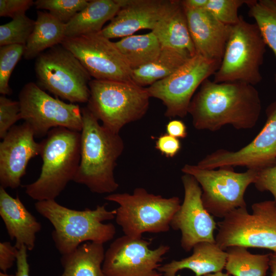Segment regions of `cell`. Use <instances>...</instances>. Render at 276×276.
Listing matches in <instances>:
<instances>
[{
	"label": "cell",
	"mask_w": 276,
	"mask_h": 276,
	"mask_svg": "<svg viewBox=\"0 0 276 276\" xmlns=\"http://www.w3.org/2000/svg\"><path fill=\"white\" fill-rule=\"evenodd\" d=\"M261 110L255 86L240 82L216 83L207 79L193 96L188 113L196 129L216 131L228 124L236 129H251Z\"/></svg>",
	"instance_id": "obj_1"
},
{
	"label": "cell",
	"mask_w": 276,
	"mask_h": 276,
	"mask_svg": "<svg viewBox=\"0 0 276 276\" xmlns=\"http://www.w3.org/2000/svg\"><path fill=\"white\" fill-rule=\"evenodd\" d=\"M81 112L80 162L73 181L94 193H112L119 187L114 170L124 150L123 139L119 133L100 124L87 107L82 108Z\"/></svg>",
	"instance_id": "obj_2"
},
{
	"label": "cell",
	"mask_w": 276,
	"mask_h": 276,
	"mask_svg": "<svg viewBox=\"0 0 276 276\" xmlns=\"http://www.w3.org/2000/svg\"><path fill=\"white\" fill-rule=\"evenodd\" d=\"M106 205L79 211L63 206L55 200H47L37 201L34 206L53 226L52 238L56 249L63 255L72 252L83 243L104 244L113 238L115 226L103 222L114 219L116 211L107 210Z\"/></svg>",
	"instance_id": "obj_3"
},
{
	"label": "cell",
	"mask_w": 276,
	"mask_h": 276,
	"mask_svg": "<svg viewBox=\"0 0 276 276\" xmlns=\"http://www.w3.org/2000/svg\"><path fill=\"white\" fill-rule=\"evenodd\" d=\"M80 132L65 128L50 130L41 142V173L25 186L26 193L36 201L55 200L74 180L80 162Z\"/></svg>",
	"instance_id": "obj_4"
},
{
	"label": "cell",
	"mask_w": 276,
	"mask_h": 276,
	"mask_svg": "<svg viewBox=\"0 0 276 276\" xmlns=\"http://www.w3.org/2000/svg\"><path fill=\"white\" fill-rule=\"evenodd\" d=\"M87 107L102 125L116 133L146 113L149 95L146 88L133 82L93 79L89 83Z\"/></svg>",
	"instance_id": "obj_5"
},
{
	"label": "cell",
	"mask_w": 276,
	"mask_h": 276,
	"mask_svg": "<svg viewBox=\"0 0 276 276\" xmlns=\"http://www.w3.org/2000/svg\"><path fill=\"white\" fill-rule=\"evenodd\" d=\"M104 199L119 204L116 222L125 235L134 238H142L145 233L168 232L181 205L177 196L165 198L141 187L135 188L132 194H110Z\"/></svg>",
	"instance_id": "obj_6"
},
{
	"label": "cell",
	"mask_w": 276,
	"mask_h": 276,
	"mask_svg": "<svg viewBox=\"0 0 276 276\" xmlns=\"http://www.w3.org/2000/svg\"><path fill=\"white\" fill-rule=\"evenodd\" d=\"M266 46L257 25L240 15L239 22L231 26L223 56L213 81L258 84L262 80L260 67Z\"/></svg>",
	"instance_id": "obj_7"
},
{
	"label": "cell",
	"mask_w": 276,
	"mask_h": 276,
	"mask_svg": "<svg viewBox=\"0 0 276 276\" xmlns=\"http://www.w3.org/2000/svg\"><path fill=\"white\" fill-rule=\"evenodd\" d=\"M232 211L218 223L216 243L223 250L242 246L276 250V201L266 200Z\"/></svg>",
	"instance_id": "obj_8"
},
{
	"label": "cell",
	"mask_w": 276,
	"mask_h": 276,
	"mask_svg": "<svg viewBox=\"0 0 276 276\" xmlns=\"http://www.w3.org/2000/svg\"><path fill=\"white\" fill-rule=\"evenodd\" d=\"M34 67L40 87L72 103L88 102L91 77L74 55L61 44L40 54Z\"/></svg>",
	"instance_id": "obj_9"
},
{
	"label": "cell",
	"mask_w": 276,
	"mask_h": 276,
	"mask_svg": "<svg viewBox=\"0 0 276 276\" xmlns=\"http://www.w3.org/2000/svg\"><path fill=\"white\" fill-rule=\"evenodd\" d=\"M218 168L206 169L186 164L181 171L193 176L199 184L201 200L208 213L223 218L236 209L246 208L244 194L248 186L254 183L259 170L248 169L238 173L232 167Z\"/></svg>",
	"instance_id": "obj_10"
},
{
	"label": "cell",
	"mask_w": 276,
	"mask_h": 276,
	"mask_svg": "<svg viewBox=\"0 0 276 276\" xmlns=\"http://www.w3.org/2000/svg\"><path fill=\"white\" fill-rule=\"evenodd\" d=\"M220 62L196 54L168 77L146 87L150 97L160 100L167 118H185L195 92L215 74Z\"/></svg>",
	"instance_id": "obj_11"
},
{
	"label": "cell",
	"mask_w": 276,
	"mask_h": 276,
	"mask_svg": "<svg viewBox=\"0 0 276 276\" xmlns=\"http://www.w3.org/2000/svg\"><path fill=\"white\" fill-rule=\"evenodd\" d=\"M18 101L21 119L32 128L35 137H44L57 127L82 130V116L78 105L53 98L33 82L24 85Z\"/></svg>",
	"instance_id": "obj_12"
},
{
	"label": "cell",
	"mask_w": 276,
	"mask_h": 276,
	"mask_svg": "<svg viewBox=\"0 0 276 276\" xmlns=\"http://www.w3.org/2000/svg\"><path fill=\"white\" fill-rule=\"evenodd\" d=\"M61 44L74 55L95 79L133 82L132 70L115 43L101 32L65 38Z\"/></svg>",
	"instance_id": "obj_13"
},
{
	"label": "cell",
	"mask_w": 276,
	"mask_h": 276,
	"mask_svg": "<svg viewBox=\"0 0 276 276\" xmlns=\"http://www.w3.org/2000/svg\"><path fill=\"white\" fill-rule=\"evenodd\" d=\"M151 240L124 235L113 241L105 252L102 270L105 276H163L158 271L170 246L149 248Z\"/></svg>",
	"instance_id": "obj_14"
},
{
	"label": "cell",
	"mask_w": 276,
	"mask_h": 276,
	"mask_svg": "<svg viewBox=\"0 0 276 276\" xmlns=\"http://www.w3.org/2000/svg\"><path fill=\"white\" fill-rule=\"evenodd\" d=\"M266 122L248 144L236 151L219 149L208 154L197 165L203 169L246 167L261 169L276 164V101L266 110Z\"/></svg>",
	"instance_id": "obj_15"
},
{
	"label": "cell",
	"mask_w": 276,
	"mask_h": 276,
	"mask_svg": "<svg viewBox=\"0 0 276 276\" xmlns=\"http://www.w3.org/2000/svg\"><path fill=\"white\" fill-rule=\"evenodd\" d=\"M181 178L184 199L173 217L170 227L180 231L181 246L189 252L198 243H216L214 232L217 228V223L203 204L202 190L196 179L185 173Z\"/></svg>",
	"instance_id": "obj_16"
},
{
	"label": "cell",
	"mask_w": 276,
	"mask_h": 276,
	"mask_svg": "<svg viewBox=\"0 0 276 276\" xmlns=\"http://www.w3.org/2000/svg\"><path fill=\"white\" fill-rule=\"evenodd\" d=\"M28 124L14 125L0 143V184L5 189H16L26 172L29 160L40 155L41 143L36 142Z\"/></svg>",
	"instance_id": "obj_17"
},
{
	"label": "cell",
	"mask_w": 276,
	"mask_h": 276,
	"mask_svg": "<svg viewBox=\"0 0 276 276\" xmlns=\"http://www.w3.org/2000/svg\"><path fill=\"white\" fill-rule=\"evenodd\" d=\"M121 7L102 30L107 38L132 35L142 29L152 31L169 9L172 0H120Z\"/></svg>",
	"instance_id": "obj_18"
},
{
	"label": "cell",
	"mask_w": 276,
	"mask_h": 276,
	"mask_svg": "<svg viewBox=\"0 0 276 276\" xmlns=\"http://www.w3.org/2000/svg\"><path fill=\"white\" fill-rule=\"evenodd\" d=\"M183 8L196 54L221 63L231 26L223 24L205 9Z\"/></svg>",
	"instance_id": "obj_19"
},
{
	"label": "cell",
	"mask_w": 276,
	"mask_h": 276,
	"mask_svg": "<svg viewBox=\"0 0 276 276\" xmlns=\"http://www.w3.org/2000/svg\"><path fill=\"white\" fill-rule=\"evenodd\" d=\"M0 216L10 238L15 240L16 248L18 249L25 245L28 250H32L36 234L41 229V223L27 210L18 196L13 197L2 187H0Z\"/></svg>",
	"instance_id": "obj_20"
},
{
	"label": "cell",
	"mask_w": 276,
	"mask_h": 276,
	"mask_svg": "<svg viewBox=\"0 0 276 276\" xmlns=\"http://www.w3.org/2000/svg\"><path fill=\"white\" fill-rule=\"evenodd\" d=\"M192 254L180 260H173L161 265L158 271L163 276H177V273L187 269L193 271L195 276L222 271L224 268L227 254L216 243L200 242L193 248Z\"/></svg>",
	"instance_id": "obj_21"
},
{
	"label": "cell",
	"mask_w": 276,
	"mask_h": 276,
	"mask_svg": "<svg viewBox=\"0 0 276 276\" xmlns=\"http://www.w3.org/2000/svg\"><path fill=\"white\" fill-rule=\"evenodd\" d=\"M151 31L162 47L185 51L191 56L196 54L181 1L172 0L167 12Z\"/></svg>",
	"instance_id": "obj_22"
},
{
	"label": "cell",
	"mask_w": 276,
	"mask_h": 276,
	"mask_svg": "<svg viewBox=\"0 0 276 276\" xmlns=\"http://www.w3.org/2000/svg\"><path fill=\"white\" fill-rule=\"evenodd\" d=\"M121 7L120 0L89 1L86 6L65 24V38L100 32Z\"/></svg>",
	"instance_id": "obj_23"
},
{
	"label": "cell",
	"mask_w": 276,
	"mask_h": 276,
	"mask_svg": "<svg viewBox=\"0 0 276 276\" xmlns=\"http://www.w3.org/2000/svg\"><path fill=\"white\" fill-rule=\"evenodd\" d=\"M103 244L86 242L67 254L61 255L63 272L60 276H105L102 264Z\"/></svg>",
	"instance_id": "obj_24"
},
{
	"label": "cell",
	"mask_w": 276,
	"mask_h": 276,
	"mask_svg": "<svg viewBox=\"0 0 276 276\" xmlns=\"http://www.w3.org/2000/svg\"><path fill=\"white\" fill-rule=\"evenodd\" d=\"M65 24L49 12L38 11L34 29L25 45L24 58L30 60L56 45L65 38Z\"/></svg>",
	"instance_id": "obj_25"
},
{
	"label": "cell",
	"mask_w": 276,
	"mask_h": 276,
	"mask_svg": "<svg viewBox=\"0 0 276 276\" xmlns=\"http://www.w3.org/2000/svg\"><path fill=\"white\" fill-rule=\"evenodd\" d=\"M191 57L187 51L162 47L154 60L132 70V80L140 86H149L172 74Z\"/></svg>",
	"instance_id": "obj_26"
},
{
	"label": "cell",
	"mask_w": 276,
	"mask_h": 276,
	"mask_svg": "<svg viewBox=\"0 0 276 276\" xmlns=\"http://www.w3.org/2000/svg\"><path fill=\"white\" fill-rule=\"evenodd\" d=\"M114 43L132 70L152 62L159 55L162 48L152 31L125 37Z\"/></svg>",
	"instance_id": "obj_27"
},
{
	"label": "cell",
	"mask_w": 276,
	"mask_h": 276,
	"mask_svg": "<svg viewBox=\"0 0 276 276\" xmlns=\"http://www.w3.org/2000/svg\"><path fill=\"white\" fill-rule=\"evenodd\" d=\"M247 248L233 246L225 250L226 273L233 276H265L269 268V254H252Z\"/></svg>",
	"instance_id": "obj_28"
},
{
	"label": "cell",
	"mask_w": 276,
	"mask_h": 276,
	"mask_svg": "<svg viewBox=\"0 0 276 276\" xmlns=\"http://www.w3.org/2000/svg\"><path fill=\"white\" fill-rule=\"evenodd\" d=\"M248 14L253 18L262 37L276 58V4L273 0H250ZM276 83V73L274 75Z\"/></svg>",
	"instance_id": "obj_29"
},
{
	"label": "cell",
	"mask_w": 276,
	"mask_h": 276,
	"mask_svg": "<svg viewBox=\"0 0 276 276\" xmlns=\"http://www.w3.org/2000/svg\"><path fill=\"white\" fill-rule=\"evenodd\" d=\"M35 21L26 14L0 26V45H25L32 33Z\"/></svg>",
	"instance_id": "obj_30"
},
{
	"label": "cell",
	"mask_w": 276,
	"mask_h": 276,
	"mask_svg": "<svg viewBox=\"0 0 276 276\" xmlns=\"http://www.w3.org/2000/svg\"><path fill=\"white\" fill-rule=\"evenodd\" d=\"M25 45L11 44L0 48V93L9 95L12 93L9 81L15 65L24 56Z\"/></svg>",
	"instance_id": "obj_31"
},
{
	"label": "cell",
	"mask_w": 276,
	"mask_h": 276,
	"mask_svg": "<svg viewBox=\"0 0 276 276\" xmlns=\"http://www.w3.org/2000/svg\"><path fill=\"white\" fill-rule=\"evenodd\" d=\"M88 2L87 0H37L34 5L38 9L49 10L53 16L66 24Z\"/></svg>",
	"instance_id": "obj_32"
},
{
	"label": "cell",
	"mask_w": 276,
	"mask_h": 276,
	"mask_svg": "<svg viewBox=\"0 0 276 276\" xmlns=\"http://www.w3.org/2000/svg\"><path fill=\"white\" fill-rule=\"evenodd\" d=\"M250 0H209L205 9L210 12L218 20L227 26L237 24L240 18L239 9Z\"/></svg>",
	"instance_id": "obj_33"
},
{
	"label": "cell",
	"mask_w": 276,
	"mask_h": 276,
	"mask_svg": "<svg viewBox=\"0 0 276 276\" xmlns=\"http://www.w3.org/2000/svg\"><path fill=\"white\" fill-rule=\"evenodd\" d=\"M21 119L18 101H13L2 95L0 97V137L3 139L15 123Z\"/></svg>",
	"instance_id": "obj_34"
},
{
	"label": "cell",
	"mask_w": 276,
	"mask_h": 276,
	"mask_svg": "<svg viewBox=\"0 0 276 276\" xmlns=\"http://www.w3.org/2000/svg\"><path fill=\"white\" fill-rule=\"evenodd\" d=\"M260 191H268L276 201V164L258 170L254 183Z\"/></svg>",
	"instance_id": "obj_35"
},
{
	"label": "cell",
	"mask_w": 276,
	"mask_h": 276,
	"mask_svg": "<svg viewBox=\"0 0 276 276\" xmlns=\"http://www.w3.org/2000/svg\"><path fill=\"white\" fill-rule=\"evenodd\" d=\"M33 4L32 0H0V16L14 19L25 14Z\"/></svg>",
	"instance_id": "obj_36"
},
{
	"label": "cell",
	"mask_w": 276,
	"mask_h": 276,
	"mask_svg": "<svg viewBox=\"0 0 276 276\" xmlns=\"http://www.w3.org/2000/svg\"><path fill=\"white\" fill-rule=\"evenodd\" d=\"M155 148L167 157L172 158L180 151L181 143L178 139L165 133L157 138Z\"/></svg>",
	"instance_id": "obj_37"
},
{
	"label": "cell",
	"mask_w": 276,
	"mask_h": 276,
	"mask_svg": "<svg viewBox=\"0 0 276 276\" xmlns=\"http://www.w3.org/2000/svg\"><path fill=\"white\" fill-rule=\"evenodd\" d=\"M18 249L9 241L0 243V269L1 272L7 273L16 261Z\"/></svg>",
	"instance_id": "obj_38"
},
{
	"label": "cell",
	"mask_w": 276,
	"mask_h": 276,
	"mask_svg": "<svg viewBox=\"0 0 276 276\" xmlns=\"http://www.w3.org/2000/svg\"><path fill=\"white\" fill-rule=\"evenodd\" d=\"M28 249L23 245L18 249L16 257L15 276H30V266L28 261Z\"/></svg>",
	"instance_id": "obj_39"
},
{
	"label": "cell",
	"mask_w": 276,
	"mask_h": 276,
	"mask_svg": "<svg viewBox=\"0 0 276 276\" xmlns=\"http://www.w3.org/2000/svg\"><path fill=\"white\" fill-rule=\"evenodd\" d=\"M166 128L167 133L178 139H184L188 135L187 128L185 124L179 120L169 121L166 125Z\"/></svg>",
	"instance_id": "obj_40"
},
{
	"label": "cell",
	"mask_w": 276,
	"mask_h": 276,
	"mask_svg": "<svg viewBox=\"0 0 276 276\" xmlns=\"http://www.w3.org/2000/svg\"><path fill=\"white\" fill-rule=\"evenodd\" d=\"M209 0H184L181 1L183 8L190 9H204Z\"/></svg>",
	"instance_id": "obj_41"
},
{
	"label": "cell",
	"mask_w": 276,
	"mask_h": 276,
	"mask_svg": "<svg viewBox=\"0 0 276 276\" xmlns=\"http://www.w3.org/2000/svg\"><path fill=\"white\" fill-rule=\"evenodd\" d=\"M269 265L271 270V276H276V250L269 254Z\"/></svg>",
	"instance_id": "obj_42"
},
{
	"label": "cell",
	"mask_w": 276,
	"mask_h": 276,
	"mask_svg": "<svg viewBox=\"0 0 276 276\" xmlns=\"http://www.w3.org/2000/svg\"><path fill=\"white\" fill-rule=\"evenodd\" d=\"M201 276H231L227 273H223L222 271L208 273Z\"/></svg>",
	"instance_id": "obj_43"
},
{
	"label": "cell",
	"mask_w": 276,
	"mask_h": 276,
	"mask_svg": "<svg viewBox=\"0 0 276 276\" xmlns=\"http://www.w3.org/2000/svg\"><path fill=\"white\" fill-rule=\"evenodd\" d=\"M0 276H15V275H12V274H9L7 273L1 272H0Z\"/></svg>",
	"instance_id": "obj_44"
},
{
	"label": "cell",
	"mask_w": 276,
	"mask_h": 276,
	"mask_svg": "<svg viewBox=\"0 0 276 276\" xmlns=\"http://www.w3.org/2000/svg\"><path fill=\"white\" fill-rule=\"evenodd\" d=\"M274 1V2L275 3V4H276V0H273Z\"/></svg>",
	"instance_id": "obj_45"
}]
</instances>
